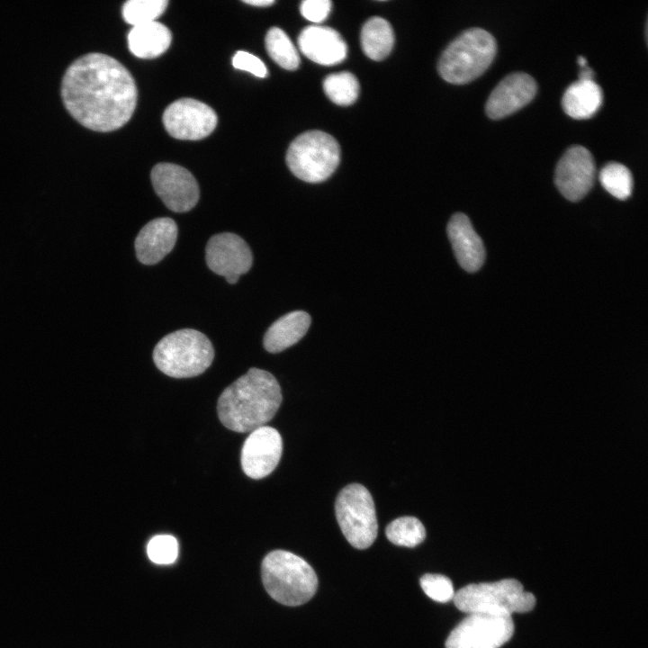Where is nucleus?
Instances as JSON below:
<instances>
[{
    "label": "nucleus",
    "instance_id": "f257e3e1",
    "mask_svg": "<svg viewBox=\"0 0 648 648\" xmlns=\"http://www.w3.org/2000/svg\"><path fill=\"white\" fill-rule=\"evenodd\" d=\"M61 97L68 112L80 124L108 132L131 118L138 91L131 74L117 59L103 53H88L68 68Z\"/></svg>",
    "mask_w": 648,
    "mask_h": 648
},
{
    "label": "nucleus",
    "instance_id": "f03ea898",
    "mask_svg": "<svg viewBox=\"0 0 648 648\" xmlns=\"http://www.w3.org/2000/svg\"><path fill=\"white\" fill-rule=\"evenodd\" d=\"M281 402V388L275 377L252 367L221 392L217 411L224 427L246 433L266 426Z\"/></svg>",
    "mask_w": 648,
    "mask_h": 648
},
{
    "label": "nucleus",
    "instance_id": "7ed1b4c3",
    "mask_svg": "<svg viewBox=\"0 0 648 648\" xmlns=\"http://www.w3.org/2000/svg\"><path fill=\"white\" fill-rule=\"evenodd\" d=\"M262 581L266 592L285 606H300L316 593L318 578L302 557L284 550H274L261 564Z\"/></svg>",
    "mask_w": 648,
    "mask_h": 648
},
{
    "label": "nucleus",
    "instance_id": "20e7f679",
    "mask_svg": "<svg viewBox=\"0 0 648 648\" xmlns=\"http://www.w3.org/2000/svg\"><path fill=\"white\" fill-rule=\"evenodd\" d=\"M496 50V40L489 32L479 27L467 29L444 50L438 72L449 83H468L488 68Z\"/></svg>",
    "mask_w": 648,
    "mask_h": 648
},
{
    "label": "nucleus",
    "instance_id": "39448f33",
    "mask_svg": "<svg viewBox=\"0 0 648 648\" xmlns=\"http://www.w3.org/2000/svg\"><path fill=\"white\" fill-rule=\"evenodd\" d=\"M213 357L214 349L209 338L191 328L166 335L153 351L156 366L174 378H190L202 374Z\"/></svg>",
    "mask_w": 648,
    "mask_h": 648
},
{
    "label": "nucleus",
    "instance_id": "423d86ee",
    "mask_svg": "<svg viewBox=\"0 0 648 648\" xmlns=\"http://www.w3.org/2000/svg\"><path fill=\"white\" fill-rule=\"evenodd\" d=\"M453 599L455 607L467 614L508 616L528 612L536 602L535 596L524 590L522 584L515 579L469 584L457 590Z\"/></svg>",
    "mask_w": 648,
    "mask_h": 648
},
{
    "label": "nucleus",
    "instance_id": "0eeeda50",
    "mask_svg": "<svg viewBox=\"0 0 648 648\" xmlns=\"http://www.w3.org/2000/svg\"><path fill=\"white\" fill-rule=\"evenodd\" d=\"M340 160L338 141L321 130L306 131L299 135L289 146L286 163L291 172L308 183H320L328 179Z\"/></svg>",
    "mask_w": 648,
    "mask_h": 648
},
{
    "label": "nucleus",
    "instance_id": "6e6552de",
    "mask_svg": "<svg viewBox=\"0 0 648 648\" xmlns=\"http://www.w3.org/2000/svg\"><path fill=\"white\" fill-rule=\"evenodd\" d=\"M338 526L349 544L366 549L374 542L378 524L375 507L369 490L359 483L343 488L335 503Z\"/></svg>",
    "mask_w": 648,
    "mask_h": 648
},
{
    "label": "nucleus",
    "instance_id": "1a4fd4ad",
    "mask_svg": "<svg viewBox=\"0 0 648 648\" xmlns=\"http://www.w3.org/2000/svg\"><path fill=\"white\" fill-rule=\"evenodd\" d=\"M511 616L468 614L449 634L446 648H500L513 635Z\"/></svg>",
    "mask_w": 648,
    "mask_h": 648
},
{
    "label": "nucleus",
    "instance_id": "9d476101",
    "mask_svg": "<svg viewBox=\"0 0 648 648\" xmlns=\"http://www.w3.org/2000/svg\"><path fill=\"white\" fill-rule=\"evenodd\" d=\"M162 120L169 135L183 140H198L209 136L218 122L212 108L192 98L178 99L169 104Z\"/></svg>",
    "mask_w": 648,
    "mask_h": 648
},
{
    "label": "nucleus",
    "instance_id": "9b49d317",
    "mask_svg": "<svg viewBox=\"0 0 648 648\" xmlns=\"http://www.w3.org/2000/svg\"><path fill=\"white\" fill-rule=\"evenodd\" d=\"M158 196L175 212H184L199 200V186L194 176L184 167L172 163L157 164L150 174Z\"/></svg>",
    "mask_w": 648,
    "mask_h": 648
},
{
    "label": "nucleus",
    "instance_id": "f8f14e48",
    "mask_svg": "<svg viewBox=\"0 0 648 648\" xmlns=\"http://www.w3.org/2000/svg\"><path fill=\"white\" fill-rule=\"evenodd\" d=\"M208 267L226 278L229 284H236L253 263L252 252L239 236L224 232L212 236L205 248Z\"/></svg>",
    "mask_w": 648,
    "mask_h": 648
},
{
    "label": "nucleus",
    "instance_id": "ddd939ff",
    "mask_svg": "<svg viewBox=\"0 0 648 648\" xmlns=\"http://www.w3.org/2000/svg\"><path fill=\"white\" fill-rule=\"evenodd\" d=\"M595 162L590 151L573 145L562 156L555 169L554 182L561 194L576 202L583 198L594 183Z\"/></svg>",
    "mask_w": 648,
    "mask_h": 648
},
{
    "label": "nucleus",
    "instance_id": "4468645a",
    "mask_svg": "<svg viewBox=\"0 0 648 648\" xmlns=\"http://www.w3.org/2000/svg\"><path fill=\"white\" fill-rule=\"evenodd\" d=\"M282 452L283 440L279 432L272 427H260L251 431L243 444L242 470L252 479H262L276 468Z\"/></svg>",
    "mask_w": 648,
    "mask_h": 648
},
{
    "label": "nucleus",
    "instance_id": "2eb2a0df",
    "mask_svg": "<svg viewBox=\"0 0 648 648\" xmlns=\"http://www.w3.org/2000/svg\"><path fill=\"white\" fill-rule=\"evenodd\" d=\"M537 85L525 72H514L502 78L490 94L485 105L491 119L503 118L528 104L535 96Z\"/></svg>",
    "mask_w": 648,
    "mask_h": 648
},
{
    "label": "nucleus",
    "instance_id": "dca6fc26",
    "mask_svg": "<svg viewBox=\"0 0 648 648\" xmlns=\"http://www.w3.org/2000/svg\"><path fill=\"white\" fill-rule=\"evenodd\" d=\"M301 52L311 61L333 66L341 63L346 57V43L341 35L328 26L310 25L298 37Z\"/></svg>",
    "mask_w": 648,
    "mask_h": 648
},
{
    "label": "nucleus",
    "instance_id": "f3484780",
    "mask_svg": "<svg viewBox=\"0 0 648 648\" xmlns=\"http://www.w3.org/2000/svg\"><path fill=\"white\" fill-rule=\"evenodd\" d=\"M177 226L170 218H157L148 222L135 239L136 256L144 265L161 261L175 247Z\"/></svg>",
    "mask_w": 648,
    "mask_h": 648
},
{
    "label": "nucleus",
    "instance_id": "a211bd4d",
    "mask_svg": "<svg viewBox=\"0 0 648 648\" xmlns=\"http://www.w3.org/2000/svg\"><path fill=\"white\" fill-rule=\"evenodd\" d=\"M447 234L461 267L468 272L479 270L485 259V249L469 218L460 212L453 215Z\"/></svg>",
    "mask_w": 648,
    "mask_h": 648
},
{
    "label": "nucleus",
    "instance_id": "6ab92c4d",
    "mask_svg": "<svg viewBox=\"0 0 648 648\" xmlns=\"http://www.w3.org/2000/svg\"><path fill=\"white\" fill-rule=\"evenodd\" d=\"M310 316L302 310L285 314L274 321L264 336V347L270 353L281 352L297 343L307 332Z\"/></svg>",
    "mask_w": 648,
    "mask_h": 648
},
{
    "label": "nucleus",
    "instance_id": "aec40b11",
    "mask_svg": "<svg viewBox=\"0 0 648 648\" xmlns=\"http://www.w3.org/2000/svg\"><path fill=\"white\" fill-rule=\"evenodd\" d=\"M171 40L170 30L157 21L133 26L128 34L130 52L140 58H153L162 55L169 48Z\"/></svg>",
    "mask_w": 648,
    "mask_h": 648
},
{
    "label": "nucleus",
    "instance_id": "412c9836",
    "mask_svg": "<svg viewBox=\"0 0 648 648\" xmlns=\"http://www.w3.org/2000/svg\"><path fill=\"white\" fill-rule=\"evenodd\" d=\"M603 101L600 86L594 80H577L563 93L562 105L564 112L572 118L585 119L599 109Z\"/></svg>",
    "mask_w": 648,
    "mask_h": 648
},
{
    "label": "nucleus",
    "instance_id": "4be33fe9",
    "mask_svg": "<svg viewBox=\"0 0 648 648\" xmlns=\"http://www.w3.org/2000/svg\"><path fill=\"white\" fill-rule=\"evenodd\" d=\"M360 39L364 53L375 61L384 59L391 53L394 44V33L391 24L378 16L365 22Z\"/></svg>",
    "mask_w": 648,
    "mask_h": 648
},
{
    "label": "nucleus",
    "instance_id": "5701e85b",
    "mask_svg": "<svg viewBox=\"0 0 648 648\" xmlns=\"http://www.w3.org/2000/svg\"><path fill=\"white\" fill-rule=\"evenodd\" d=\"M266 49L270 58L286 70H295L300 65L297 50L288 35L278 27H272L266 36Z\"/></svg>",
    "mask_w": 648,
    "mask_h": 648
},
{
    "label": "nucleus",
    "instance_id": "b1692460",
    "mask_svg": "<svg viewBox=\"0 0 648 648\" xmlns=\"http://www.w3.org/2000/svg\"><path fill=\"white\" fill-rule=\"evenodd\" d=\"M323 90L333 103L347 106L356 101L360 86L355 75L342 71L327 76L323 80Z\"/></svg>",
    "mask_w": 648,
    "mask_h": 648
},
{
    "label": "nucleus",
    "instance_id": "393cba45",
    "mask_svg": "<svg viewBox=\"0 0 648 648\" xmlns=\"http://www.w3.org/2000/svg\"><path fill=\"white\" fill-rule=\"evenodd\" d=\"M385 535L396 545L415 547L424 541L426 529L417 518L400 517L387 526Z\"/></svg>",
    "mask_w": 648,
    "mask_h": 648
},
{
    "label": "nucleus",
    "instance_id": "a878e982",
    "mask_svg": "<svg viewBox=\"0 0 648 648\" xmlns=\"http://www.w3.org/2000/svg\"><path fill=\"white\" fill-rule=\"evenodd\" d=\"M599 181L610 194L620 200H626L632 194V174L621 163L615 161L607 163L599 172Z\"/></svg>",
    "mask_w": 648,
    "mask_h": 648
},
{
    "label": "nucleus",
    "instance_id": "bb28decb",
    "mask_svg": "<svg viewBox=\"0 0 648 648\" xmlns=\"http://www.w3.org/2000/svg\"><path fill=\"white\" fill-rule=\"evenodd\" d=\"M167 0H130L122 6L125 22L137 26L156 21L166 9Z\"/></svg>",
    "mask_w": 648,
    "mask_h": 648
},
{
    "label": "nucleus",
    "instance_id": "cd10ccee",
    "mask_svg": "<svg viewBox=\"0 0 648 648\" xmlns=\"http://www.w3.org/2000/svg\"><path fill=\"white\" fill-rule=\"evenodd\" d=\"M148 556L157 564L173 563L178 555V543L170 535H158L152 537L147 546Z\"/></svg>",
    "mask_w": 648,
    "mask_h": 648
},
{
    "label": "nucleus",
    "instance_id": "c85d7f7f",
    "mask_svg": "<svg viewBox=\"0 0 648 648\" xmlns=\"http://www.w3.org/2000/svg\"><path fill=\"white\" fill-rule=\"evenodd\" d=\"M419 583L425 594L434 601L446 603L454 597L453 583L446 576L427 573L420 578Z\"/></svg>",
    "mask_w": 648,
    "mask_h": 648
},
{
    "label": "nucleus",
    "instance_id": "c756f323",
    "mask_svg": "<svg viewBox=\"0 0 648 648\" xmlns=\"http://www.w3.org/2000/svg\"><path fill=\"white\" fill-rule=\"evenodd\" d=\"M232 65L235 68L248 71L257 77L264 78L268 75L264 62L256 56L244 50L235 53Z\"/></svg>",
    "mask_w": 648,
    "mask_h": 648
},
{
    "label": "nucleus",
    "instance_id": "7c9ffc66",
    "mask_svg": "<svg viewBox=\"0 0 648 648\" xmlns=\"http://www.w3.org/2000/svg\"><path fill=\"white\" fill-rule=\"evenodd\" d=\"M332 7L329 0H305L302 2V15L310 22L320 23L327 19Z\"/></svg>",
    "mask_w": 648,
    "mask_h": 648
},
{
    "label": "nucleus",
    "instance_id": "2f4dec72",
    "mask_svg": "<svg viewBox=\"0 0 648 648\" xmlns=\"http://www.w3.org/2000/svg\"><path fill=\"white\" fill-rule=\"evenodd\" d=\"M594 71L588 66L582 67L579 73L580 80H593Z\"/></svg>",
    "mask_w": 648,
    "mask_h": 648
},
{
    "label": "nucleus",
    "instance_id": "473e14b6",
    "mask_svg": "<svg viewBox=\"0 0 648 648\" xmlns=\"http://www.w3.org/2000/svg\"><path fill=\"white\" fill-rule=\"evenodd\" d=\"M244 3L254 6H269L274 3V0H244Z\"/></svg>",
    "mask_w": 648,
    "mask_h": 648
},
{
    "label": "nucleus",
    "instance_id": "72a5a7b5",
    "mask_svg": "<svg viewBox=\"0 0 648 648\" xmlns=\"http://www.w3.org/2000/svg\"><path fill=\"white\" fill-rule=\"evenodd\" d=\"M577 62L579 63V65H580L581 68L587 66V60H586V58H585L584 57H582V56H579V57H578Z\"/></svg>",
    "mask_w": 648,
    "mask_h": 648
}]
</instances>
